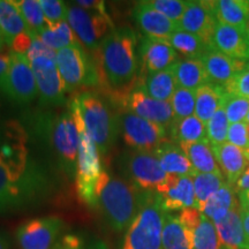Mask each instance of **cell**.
<instances>
[{"label":"cell","instance_id":"obj_1","mask_svg":"<svg viewBox=\"0 0 249 249\" xmlns=\"http://www.w3.org/2000/svg\"><path fill=\"white\" fill-rule=\"evenodd\" d=\"M0 145V213L22 208L42 191V178L28 167L24 135L18 124H9Z\"/></svg>","mask_w":249,"mask_h":249},{"label":"cell","instance_id":"obj_2","mask_svg":"<svg viewBox=\"0 0 249 249\" xmlns=\"http://www.w3.org/2000/svg\"><path fill=\"white\" fill-rule=\"evenodd\" d=\"M136 36L128 27L112 30L96 50L98 82L114 93H124L138 73Z\"/></svg>","mask_w":249,"mask_h":249},{"label":"cell","instance_id":"obj_3","mask_svg":"<svg viewBox=\"0 0 249 249\" xmlns=\"http://www.w3.org/2000/svg\"><path fill=\"white\" fill-rule=\"evenodd\" d=\"M149 193L128 180L114 178L103 171L96 183L95 208L99 210L110 229L114 232H123L138 216Z\"/></svg>","mask_w":249,"mask_h":249},{"label":"cell","instance_id":"obj_4","mask_svg":"<svg viewBox=\"0 0 249 249\" xmlns=\"http://www.w3.org/2000/svg\"><path fill=\"white\" fill-rule=\"evenodd\" d=\"M71 112L73 113L80 133L75 174L77 194L87 205L95 208L96 183H97L99 177L103 172L101 156H99L101 152H99L97 145L95 144V142L92 141L88 132H87L76 98H74L73 102H71Z\"/></svg>","mask_w":249,"mask_h":249},{"label":"cell","instance_id":"obj_5","mask_svg":"<svg viewBox=\"0 0 249 249\" xmlns=\"http://www.w3.org/2000/svg\"><path fill=\"white\" fill-rule=\"evenodd\" d=\"M80 113L89 136L102 155L110 152L120 133L119 118L101 97L93 92H82L76 96Z\"/></svg>","mask_w":249,"mask_h":249},{"label":"cell","instance_id":"obj_6","mask_svg":"<svg viewBox=\"0 0 249 249\" xmlns=\"http://www.w3.org/2000/svg\"><path fill=\"white\" fill-rule=\"evenodd\" d=\"M166 213L157 193H149L138 216L126 230L120 249H163L161 232Z\"/></svg>","mask_w":249,"mask_h":249},{"label":"cell","instance_id":"obj_7","mask_svg":"<svg viewBox=\"0 0 249 249\" xmlns=\"http://www.w3.org/2000/svg\"><path fill=\"white\" fill-rule=\"evenodd\" d=\"M119 169L124 179L144 192H156L169 178L155 151L138 149L124 151L119 160Z\"/></svg>","mask_w":249,"mask_h":249},{"label":"cell","instance_id":"obj_8","mask_svg":"<svg viewBox=\"0 0 249 249\" xmlns=\"http://www.w3.org/2000/svg\"><path fill=\"white\" fill-rule=\"evenodd\" d=\"M46 135L68 177H75L80 133L71 110L45 121Z\"/></svg>","mask_w":249,"mask_h":249},{"label":"cell","instance_id":"obj_9","mask_svg":"<svg viewBox=\"0 0 249 249\" xmlns=\"http://www.w3.org/2000/svg\"><path fill=\"white\" fill-rule=\"evenodd\" d=\"M55 62L66 92L98 83L96 66L80 44L59 50Z\"/></svg>","mask_w":249,"mask_h":249},{"label":"cell","instance_id":"obj_10","mask_svg":"<svg viewBox=\"0 0 249 249\" xmlns=\"http://www.w3.org/2000/svg\"><path fill=\"white\" fill-rule=\"evenodd\" d=\"M67 22L82 44L92 51H96L102 40L114 30L108 15L88 11L74 4L68 6Z\"/></svg>","mask_w":249,"mask_h":249},{"label":"cell","instance_id":"obj_11","mask_svg":"<svg viewBox=\"0 0 249 249\" xmlns=\"http://www.w3.org/2000/svg\"><path fill=\"white\" fill-rule=\"evenodd\" d=\"M119 127L124 141L132 149L155 151L169 141L167 128L129 112H124L119 117Z\"/></svg>","mask_w":249,"mask_h":249},{"label":"cell","instance_id":"obj_12","mask_svg":"<svg viewBox=\"0 0 249 249\" xmlns=\"http://www.w3.org/2000/svg\"><path fill=\"white\" fill-rule=\"evenodd\" d=\"M65 224L59 217L48 216L29 219L15 232L20 249H54L61 239Z\"/></svg>","mask_w":249,"mask_h":249},{"label":"cell","instance_id":"obj_13","mask_svg":"<svg viewBox=\"0 0 249 249\" xmlns=\"http://www.w3.org/2000/svg\"><path fill=\"white\" fill-rule=\"evenodd\" d=\"M1 91L18 104H27L38 96V88L33 68L26 54L12 51L9 67Z\"/></svg>","mask_w":249,"mask_h":249},{"label":"cell","instance_id":"obj_14","mask_svg":"<svg viewBox=\"0 0 249 249\" xmlns=\"http://www.w3.org/2000/svg\"><path fill=\"white\" fill-rule=\"evenodd\" d=\"M28 60L35 75L40 104L52 107L64 104L66 91L59 74L55 59L48 55H35Z\"/></svg>","mask_w":249,"mask_h":249},{"label":"cell","instance_id":"obj_15","mask_svg":"<svg viewBox=\"0 0 249 249\" xmlns=\"http://www.w3.org/2000/svg\"><path fill=\"white\" fill-rule=\"evenodd\" d=\"M124 105L126 112L160 124L165 128H170L174 120L171 102H161L151 98L139 88L130 90L127 93Z\"/></svg>","mask_w":249,"mask_h":249},{"label":"cell","instance_id":"obj_16","mask_svg":"<svg viewBox=\"0 0 249 249\" xmlns=\"http://www.w3.org/2000/svg\"><path fill=\"white\" fill-rule=\"evenodd\" d=\"M218 23L213 11V1L194 0L189 1L181 20L178 22L179 30L187 31L201 37L211 46L214 28Z\"/></svg>","mask_w":249,"mask_h":249},{"label":"cell","instance_id":"obj_17","mask_svg":"<svg viewBox=\"0 0 249 249\" xmlns=\"http://www.w3.org/2000/svg\"><path fill=\"white\" fill-rule=\"evenodd\" d=\"M161 205L166 213L195 208V191L193 177L169 176L157 191Z\"/></svg>","mask_w":249,"mask_h":249},{"label":"cell","instance_id":"obj_18","mask_svg":"<svg viewBox=\"0 0 249 249\" xmlns=\"http://www.w3.org/2000/svg\"><path fill=\"white\" fill-rule=\"evenodd\" d=\"M139 51L142 65L148 75L169 70L179 61V54L166 39L144 37Z\"/></svg>","mask_w":249,"mask_h":249},{"label":"cell","instance_id":"obj_19","mask_svg":"<svg viewBox=\"0 0 249 249\" xmlns=\"http://www.w3.org/2000/svg\"><path fill=\"white\" fill-rule=\"evenodd\" d=\"M211 48L240 61H249V38L246 29L217 23Z\"/></svg>","mask_w":249,"mask_h":249},{"label":"cell","instance_id":"obj_20","mask_svg":"<svg viewBox=\"0 0 249 249\" xmlns=\"http://www.w3.org/2000/svg\"><path fill=\"white\" fill-rule=\"evenodd\" d=\"M209 77L210 83L225 87L227 83L247 66V61H240L222 53L213 48L200 58Z\"/></svg>","mask_w":249,"mask_h":249},{"label":"cell","instance_id":"obj_21","mask_svg":"<svg viewBox=\"0 0 249 249\" xmlns=\"http://www.w3.org/2000/svg\"><path fill=\"white\" fill-rule=\"evenodd\" d=\"M133 14L140 29L149 37L167 39L174 31L179 30L178 23L152 8L148 1H140Z\"/></svg>","mask_w":249,"mask_h":249},{"label":"cell","instance_id":"obj_22","mask_svg":"<svg viewBox=\"0 0 249 249\" xmlns=\"http://www.w3.org/2000/svg\"><path fill=\"white\" fill-rule=\"evenodd\" d=\"M213 150L224 178L227 183L234 186L236 180L248 167L249 161L245 156V150L229 142L213 145Z\"/></svg>","mask_w":249,"mask_h":249},{"label":"cell","instance_id":"obj_23","mask_svg":"<svg viewBox=\"0 0 249 249\" xmlns=\"http://www.w3.org/2000/svg\"><path fill=\"white\" fill-rule=\"evenodd\" d=\"M222 249H249V244L242 224L240 204L225 218L214 224Z\"/></svg>","mask_w":249,"mask_h":249},{"label":"cell","instance_id":"obj_24","mask_svg":"<svg viewBox=\"0 0 249 249\" xmlns=\"http://www.w3.org/2000/svg\"><path fill=\"white\" fill-rule=\"evenodd\" d=\"M155 154L160 160L161 169L169 176H194L195 170L185 152L181 150L179 144L171 140L160 144L155 150Z\"/></svg>","mask_w":249,"mask_h":249},{"label":"cell","instance_id":"obj_25","mask_svg":"<svg viewBox=\"0 0 249 249\" xmlns=\"http://www.w3.org/2000/svg\"><path fill=\"white\" fill-rule=\"evenodd\" d=\"M179 147L192 163L195 172L222 174L214 157L213 145L208 139L197 142L179 143Z\"/></svg>","mask_w":249,"mask_h":249},{"label":"cell","instance_id":"obj_26","mask_svg":"<svg viewBox=\"0 0 249 249\" xmlns=\"http://www.w3.org/2000/svg\"><path fill=\"white\" fill-rule=\"evenodd\" d=\"M177 85L180 88L197 90L210 83L201 59H182L172 66Z\"/></svg>","mask_w":249,"mask_h":249},{"label":"cell","instance_id":"obj_27","mask_svg":"<svg viewBox=\"0 0 249 249\" xmlns=\"http://www.w3.org/2000/svg\"><path fill=\"white\" fill-rule=\"evenodd\" d=\"M163 249H194L193 232L180 222L178 214L166 213L161 232Z\"/></svg>","mask_w":249,"mask_h":249},{"label":"cell","instance_id":"obj_28","mask_svg":"<svg viewBox=\"0 0 249 249\" xmlns=\"http://www.w3.org/2000/svg\"><path fill=\"white\" fill-rule=\"evenodd\" d=\"M239 203V197H236V193L233 186L225 183L222 188L218 189L214 194L205 203L201 213L213 224L225 218L230 211H232Z\"/></svg>","mask_w":249,"mask_h":249},{"label":"cell","instance_id":"obj_29","mask_svg":"<svg viewBox=\"0 0 249 249\" xmlns=\"http://www.w3.org/2000/svg\"><path fill=\"white\" fill-rule=\"evenodd\" d=\"M213 11L218 23L246 29L249 20V0H217Z\"/></svg>","mask_w":249,"mask_h":249},{"label":"cell","instance_id":"obj_30","mask_svg":"<svg viewBox=\"0 0 249 249\" xmlns=\"http://www.w3.org/2000/svg\"><path fill=\"white\" fill-rule=\"evenodd\" d=\"M195 93V116L204 124H207L211 119V117L220 107H223L226 93L222 87L213 85V83L202 86L201 88L196 90Z\"/></svg>","mask_w":249,"mask_h":249},{"label":"cell","instance_id":"obj_31","mask_svg":"<svg viewBox=\"0 0 249 249\" xmlns=\"http://www.w3.org/2000/svg\"><path fill=\"white\" fill-rule=\"evenodd\" d=\"M0 29L4 35L6 45L11 48L17 37L23 34L29 35L26 22L15 1L0 0Z\"/></svg>","mask_w":249,"mask_h":249},{"label":"cell","instance_id":"obj_32","mask_svg":"<svg viewBox=\"0 0 249 249\" xmlns=\"http://www.w3.org/2000/svg\"><path fill=\"white\" fill-rule=\"evenodd\" d=\"M138 88L150 96L151 98L161 102H170L178 88V85H177L176 76L171 67L169 70L149 74L145 82Z\"/></svg>","mask_w":249,"mask_h":249},{"label":"cell","instance_id":"obj_33","mask_svg":"<svg viewBox=\"0 0 249 249\" xmlns=\"http://www.w3.org/2000/svg\"><path fill=\"white\" fill-rule=\"evenodd\" d=\"M169 129L171 141L177 143V144L197 142L207 139L205 124L198 119L195 114L185 118V119H174Z\"/></svg>","mask_w":249,"mask_h":249},{"label":"cell","instance_id":"obj_34","mask_svg":"<svg viewBox=\"0 0 249 249\" xmlns=\"http://www.w3.org/2000/svg\"><path fill=\"white\" fill-rule=\"evenodd\" d=\"M177 53L186 59H200L211 46L208 45L201 37L183 30H177L166 39Z\"/></svg>","mask_w":249,"mask_h":249},{"label":"cell","instance_id":"obj_35","mask_svg":"<svg viewBox=\"0 0 249 249\" xmlns=\"http://www.w3.org/2000/svg\"><path fill=\"white\" fill-rule=\"evenodd\" d=\"M195 191V208L202 210L209 198L227 182L222 174L197 173L193 176Z\"/></svg>","mask_w":249,"mask_h":249},{"label":"cell","instance_id":"obj_36","mask_svg":"<svg viewBox=\"0 0 249 249\" xmlns=\"http://www.w3.org/2000/svg\"><path fill=\"white\" fill-rule=\"evenodd\" d=\"M15 4L26 22L31 38H39V35L48 28L49 24L46 22L38 0H21L15 1Z\"/></svg>","mask_w":249,"mask_h":249},{"label":"cell","instance_id":"obj_37","mask_svg":"<svg viewBox=\"0 0 249 249\" xmlns=\"http://www.w3.org/2000/svg\"><path fill=\"white\" fill-rule=\"evenodd\" d=\"M39 39L55 52L68 46L80 44L67 21L53 24V26H48L39 35Z\"/></svg>","mask_w":249,"mask_h":249},{"label":"cell","instance_id":"obj_38","mask_svg":"<svg viewBox=\"0 0 249 249\" xmlns=\"http://www.w3.org/2000/svg\"><path fill=\"white\" fill-rule=\"evenodd\" d=\"M194 249H222L214 224L202 213V218L193 232Z\"/></svg>","mask_w":249,"mask_h":249},{"label":"cell","instance_id":"obj_39","mask_svg":"<svg viewBox=\"0 0 249 249\" xmlns=\"http://www.w3.org/2000/svg\"><path fill=\"white\" fill-rule=\"evenodd\" d=\"M196 90H189L178 87L171 98V105H172L174 119L180 120L185 119L195 114V104H196Z\"/></svg>","mask_w":249,"mask_h":249},{"label":"cell","instance_id":"obj_40","mask_svg":"<svg viewBox=\"0 0 249 249\" xmlns=\"http://www.w3.org/2000/svg\"><path fill=\"white\" fill-rule=\"evenodd\" d=\"M230 123L227 120L225 110L220 107L211 119L205 124L207 129V139L211 145H218L227 142V132H229Z\"/></svg>","mask_w":249,"mask_h":249},{"label":"cell","instance_id":"obj_41","mask_svg":"<svg viewBox=\"0 0 249 249\" xmlns=\"http://www.w3.org/2000/svg\"><path fill=\"white\" fill-rule=\"evenodd\" d=\"M223 107L225 110L230 124L241 123V121H245L249 112V99L226 93Z\"/></svg>","mask_w":249,"mask_h":249},{"label":"cell","instance_id":"obj_42","mask_svg":"<svg viewBox=\"0 0 249 249\" xmlns=\"http://www.w3.org/2000/svg\"><path fill=\"white\" fill-rule=\"evenodd\" d=\"M148 2L156 11L165 15L173 22L178 23L186 12L189 1H185V0H151Z\"/></svg>","mask_w":249,"mask_h":249},{"label":"cell","instance_id":"obj_43","mask_svg":"<svg viewBox=\"0 0 249 249\" xmlns=\"http://www.w3.org/2000/svg\"><path fill=\"white\" fill-rule=\"evenodd\" d=\"M38 1L49 26L66 22L68 15V6L66 2L60 0H38Z\"/></svg>","mask_w":249,"mask_h":249},{"label":"cell","instance_id":"obj_44","mask_svg":"<svg viewBox=\"0 0 249 249\" xmlns=\"http://www.w3.org/2000/svg\"><path fill=\"white\" fill-rule=\"evenodd\" d=\"M223 90L227 95L249 99V62L240 73L236 74L225 87H223Z\"/></svg>","mask_w":249,"mask_h":249},{"label":"cell","instance_id":"obj_45","mask_svg":"<svg viewBox=\"0 0 249 249\" xmlns=\"http://www.w3.org/2000/svg\"><path fill=\"white\" fill-rule=\"evenodd\" d=\"M227 142L242 149V150L249 149L247 124L245 121L230 124L229 132H227Z\"/></svg>","mask_w":249,"mask_h":249},{"label":"cell","instance_id":"obj_46","mask_svg":"<svg viewBox=\"0 0 249 249\" xmlns=\"http://www.w3.org/2000/svg\"><path fill=\"white\" fill-rule=\"evenodd\" d=\"M178 217L180 222H181L187 229L191 230L192 232H194L196 226L200 223L202 218V213L200 210L196 209V208H187V209L180 211Z\"/></svg>","mask_w":249,"mask_h":249},{"label":"cell","instance_id":"obj_47","mask_svg":"<svg viewBox=\"0 0 249 249\" xmlns=\"http://www.w3.org/2000/svg\"><path fill=\"white\" fill-rule=\"evenodd\" d=\"M54 249H86V245L80 235L66 234L62 236Z\"/></svg>","mask_w":249,"mask_h":249},{"label":"cell","instance_id":"obj_48","mask_svg":"<svg viewBox=\"0 0 249 249\" xmlns=\"http://www.w3.org/2000/svg\"><path fill=\"white\" fill-rule=\"evenodd\" d=\"M80 7L88 9V11H93V12H98V13L105 14L107 13V9H105V2L101 1V0H77V1L73 2Z\"/></svg>","mask_w":249,"mask_h":249},{"label":"cell","instance_id":"obj_49","mask_svg":"<svg viewBox=\"0 0 249 249\" xmlns=\"http://www.w3.org/2000/svg\"><path fill=\"white\" fill-rule=\"evenodd\" d=\"M235 192L240 193L244 191H249V165L248 167L244 171V173L241 174V177L236 180V182L233 186Z\"/></svg>","mask_w":249,"mask_h":249},{"label":"cell","instance_id":"obj_50","mask_svg":"<svg viewBox=\"0 0 249 249\" xmlns=\"http://www.w3.org/2000/svg\"><path fill=\"white\" fill-rule=\"evenodd\" d=\"M9 67V54H0V90L4 87Z\"/></svg>","mask_w":249,"mask_h":249},{"label":"cell","instance_id":"obj_51","mask_svg":"<svg viewBox=\"0 0 249 249\" xmlns=\"http://www.w3.org/2000/svg\"><path fill=\"white\" fill-rule=\"evenodd\" d=\"M239 203H240V208L242 211L249 213V191L239 193Z\"/></svg>","mask_w":249,"mask_h":249},{"label":"cell","instance_id":"obj_52","mask_svg":"<svg viewBox=\"0 0 249 249\" xmlns=\"http://www.w3.org/2000/svg\"><path fill=\"white\" fill-rule=\"evenodd\" d=\"M242 224H244L246 238H247L248 244H249V213H245V211H242Z\"/></svg>","mask_w":249,"mask_h":249},{"label":"cell","instance_id":"obj_53","mask_svg":"<svg viewBox=\"0 0 249 249\" xmlns=\"http://www.w3.org/2000/svg\"><path fill=\"white\" fill-rule=\"evenodd\" d=\"M0 249H11V241L7 234L0 232Z\"/></svg>","mask_w":249,"mask_h":249},{"label":"cell","instance_id":"obj_54","mask_svg":"<svg viewBox=\"0 0 249 249\" xmlns=\"http://www.w3.org/2000/svg\"><path fill=\"white\" fill-rule=\"evenodd\" d=\"M88 249H108V248L103 241H95L89 246Z\"/></svg>","mask_w":249,"mask_h":249},{"label":"cell","instance_id":"obj_55","mask_svg":"<svg viewBox=\"0 0 249 249\" xmlns=\"http://www.w3.org/2000/svg\"><path fill=\"white\" fill-rule=\"evenodd\" d=\"M5 46H6V42H5L4 35H2V33H1V29H0V54H2L1 52L4 51Z\"/></svg>","mask_w":249,"mask_h":249},{"label":"cell","instance_id":"obj_56","mask_svg":"<svg viewBox=\"0 0 249 249\" xmlns=\"http://www.w3.org/2000/svg\"><path fill=\"white\" fill-rule=\"evenodd\" d=\"M246 33H247V35H248V38H249V20H248L247 24H246Z\"/></svg>","mask_w":249,"mask_h":249},{"label":"cell","instance_id":"obj_57","mask_svg":"<svg viewBox=\"0 0 249 249\" xmlns=\"http://www.w3.org/2000/svg\"><path fill=\"white\" fill-rule=\"evenodd\" d=\"M245 156H246V158H247L248 161H249V149H247V150H245Z\"/></svg>","mask_w":249,"mask_h":249},{"label":"cell","instance_id":"obj_58","mask_svg":"<svg viewBox=\"0 0 249 249\" xmlns=\"http://www.w3.org/2000/svg\"><path fill=\"white\" fill-rule=\"evenodd\" d=\"M245 123H247V124H249V112H248L247 117H246V119H245Z\"/></svg>","mask_w":249,"mask_h":249},{"label":"cell","instance_id":"obj_59","mask_svg":"<svg viewBox=\"0 0 249 249\" xmlns=\"http://www.w3.org/2000/svg\"><path fill=\"white\" fill-rule=\"evenodd\" d=\"M247 124V123H246ZM247 132H248V139H249V124H247Z\"/></svg>","mask_w":249,"mask_h":249}]
</instances>
